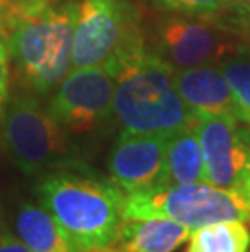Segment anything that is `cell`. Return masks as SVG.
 <instances>
[{
    "mask_svg": "<svg viewBox=\"0 0 250 252\" xmlns=\"http://www.w3.org/2000/svg\"><path fill=\"white\" fill-rule=\"evenodd\" d=\"M68 135L38 96L25 90L10 93L0 112V147L20 173L34 178L80 163Z\"/></svg>",
    "mask_w": 250,
    "mask_h": 252,
    "instance_id": "4",
    "label": "cell"
},
{
    "mask_svg": "<svg viewBox=\"0 0 250 252\" xmlns=\"http://www.w3.org/2000/svg\"><path fill=\"white\" fill-rule=\"evenodd\" d=\"M78 0H8L0 15L21 90L46 98L72 68Z\"/></svg>",
    "mask_w": 250,
    "mask_h": 252,
    "instance_id": "1",
    "label": "cell"
},
{
    "mask_svg": "<svg viewBox=\"0 0 250 252\" xmlns=\"http://www.w3.org/2000/svg\"><path fill=\"white\" fill-rule=\"evenodd\" d=\"M241 194L244 195V198L247 200V203L250 205V173L247 174V178L242 181V184H241V187L237 189Z\"/></svg>",
    "mask_w": 250,
    "mask_h": 252,
    "instance_id": "21",
    "label": "cell"
},
{
    "mask_svg": "<svg viewBox=\"0 0 250 252\" xmlns=\"http://www.w3.org/2000/svg\"><path fill=\"white\" fill-rule=\"evenodd\" d=\"M7 3H8V0H0V15H2L5 7H7Z\"/></svg>",
    "mask_w": 250,
    "mask_h": 252,
    "instance_id": "23",
    "label": "cell"
},
{
    "mask_svg": "<svg viewBox=\"0 0 250 252\" xmlns=\"http://www.w3.org/2000/svg\"><path fill=\"white\" fill-rule=\"evenodd\" d=\"M125 220L163 218L194 229L222 220L250 223V205L237 189L208 182L159 184L125 194Z\"/></svg>",
    "mask_w": 250,
    "mask_h": 252,
    "instance_id": "5",
    "label": "cell"
},
{
    "mask_svg": "<svg viewBox=\"0 0 250 252\" xmlns=\"http://www.w3.org/2000/svg\"><path fill=\"white\" fill-rule=\"evenodd\" d=\"M166 13L200 18H221L229 10V0H148Z\"/></svg>",
    "mask_w": 250,
    "mask_h": 252,
    "instance_id": "17",
    "label": "cell"
},
{
    "mask_svg": "<svg viewBox=\"0 0 250 252\" xmlns=\"http://www.w3.org/2000/svg\"><path fill=\"white\" fill-rule=\"evenodd\" d=\"M166 184L205 182L203 153L196 132V122L166 138Z\"/></svg>",
    "mask_w": 250,
    "mask_h": 252,
    "instance_id": "14",
    "label": "cell"
},
{
    "mask_svg": "<svg viewBox=\"0 0 250 252\" xmlns=\"http://www.w3.org/2000/svg\"><path fill=\"white\" fill-rule=\"evenodd\" d=\"M187 252H249L250 228L241 220H222L194 229Z\"/></svg>",
    "mask_w": 250,
    "mask_h": 252,
    "instance_id": "15",
    "label": "cell"
},
{
    "mask_svg": "<svg viewBox=\"0 0 250 252\" xmlns=\"http://www.w3.org/2000/svg\"><path fill=\"white\" fill-rule=\"evenodd\" d=\"M205 182L221 189H239L250 173V133L232 114L196 116Z\"/></svg>",
    "mask_w": 250,
    "mask_h": 252,
    "instance_id": "9",
    "label": "cell"
},
{
    "mask_svg": "<svg viewBox=\"0 0 250 252\" xmlns=\"http://www.w3.org/2000/svg\"><path fill=\"white\" fill-rule=\"evenodd\" d=\"M10 70H12V65H10L7 39H5V31L0 23V112L10 96Z\"/></svg>",
    "mask_w": 250,
    "mask_h": 252,
    "instance_id": "19",
    "label": "cell"
},
{
    "mask_svg": "<svg viewBox=\"0 0 250 252\" xmlns=\"http://www.w3.org/2000/svg\"><path fill=\"white\" fill-rule=\"evenodd\" d=\"M150 49L174 70L220 65L242 46L221 18L169 13L156 23Z\"/></svg>",
    "mask_w": 250,
    "mask_h": 252,
    "instance_id": "7",
    "label": "cell"
},
{
    "mask_svg": "<svg viewBox=\"0 0 250 252\" xmlns=\"http://www.w3.org/2000/svg\"><path fill=\"white\" fill-rule=\"evenodd\" d=\"M192 229L171 220H125L108 248L89 252H174L189 239Z\"/></svg>",
    "mask_w": 250,
    "mask_h": 252,
    "instance_id": "12",
    "label": "cell"
},
{
    "mask_svg": "<svg viewBox=\"0 0 250 252\" xmlns=\"http://www.w3.org/2000/svg\"><path fill=\"white\" fill-rule=\"evenodd\" d=\"M221 20L241 42L244 54H249L250 57V8L229 7Z\"/></svg>",
    "mask_w": 250,
    "mask_h": 252,
    "instance_id": "18",
    "label": "cell"
},
{
    "mask_svg": "<svg viewBox=\"0 0 250 252\" xmlns=\"http://www.w3.org/2000/svg\"><path fill=\"white\" fill-rule=\"evenodd\" d=\"M13 228L29 252H75L41 203L21 202L15 213Z\"/></svg>",
    "mask_w": 250,
    "mask_h": 252,
    "instance_id": "13",
    "label": "cell"
},
{
    "mask_svg": "<svg viewBox=\"0 0 250 252\" xmlns=\"http://www.w3.org/2000/svg\"><path fill=\"white\" fill-rule=\"evenodd\" d=\"M36 195L75 252L108 248L125 221V192L80 163L41 176Z\"/></svg>",
    "mask_w": 250,
    "mask_h": 252,
    "instance_id": "2",
    "label": "cell"
},
{
    "mask_svg": "<svg viewBox=\"0 0 250 252\" xmlns=\"http://www.w3.org/2000/svg\"><path fill=\"white\" fill-rule=\"evenodd\" d=\"M174 80L180 98L195 116H236L232 91L220 65H203L175 70Z\"/></svg>",
    "mask_w": 250,
    "mask_h": 252,
    "instance_id": "11",
    "label": "cell"
},
{
    "mask_svg": "<svg viewBox=\"0 0 250 252\" xmlns=\"http://www.w3.org/2000/svg\"><path fill=\"white\" fill-rule=\"evenodd\" d=\"M0 252H29L13 231L0 221Z\"/></svg>",
    "mask_w": 250,
    "mask_h": 252,
    "instance_id": "20",
    "label": "cell"
},
{
    "mask_svg": "<svg viewBox=\"0 0 250 252\" xmlns=\"http://www.w3.org/2000/svg\"><path fill=\"white\" fill-rule=\"evenodd\" d=\"M143 42L140 13L130 0H78L72 68L114 62Z\"/></svg>",
    "mask_w": 250,
    "mask_h": 252,
    "instance_id": "6",
    "label": "cell"
},
{
    "mask_svg": "<svg viewBox=\"0 0 250 252\" xmlns=\"http://www.w3.org/2000/svg\"><path fill=\"white\" fill-rule=\"evenodd\" d=\"M220 68L231 87L236 117L250 133V57L244 52L227 57L220 63Z\"/></svg>",
    "mask_w": 250,
    "mask_h": 252,
    "instance_id": "16",
    "label": "cell"
},
{
    "mask_svg": "<svg viewBox=\"0 0 250 252\" xmlns=\"http://www.w3.org/2000/svg\"><path fill=\"white\" fill-rule=\"evenodd\" d=\"M104 65L115 72L111 116L120 132L169 137L196 122L175 87V70L146 42Z\"/></svg>",
    "mask_w": 250,
    "mask_h": 252,
    "instance_id": "3",
    "label": "cell"
},
{
    "mask_svg": "<svg viewBox=\"0 0 250 252\" xmlns=\"http://www.w3.org/2000/svg\"><path fill=\"white\" fill-rule=\"evenodd\" d=\"M114 88L112 67L70 68L51 93L46 109L67 133L91 132L111 117Z\"/></svg>",
    "mask_w": 250,
    "mask_h": 252,
    "instance_id": "8",
    "label": "cell"
},
{
    "mask_svg": "<svg viewBox=\"0 0 250 252\" xmlns=\"http://www.w3.org/2000/svg\"><path fill=\"white\" fill-rule=\"evenodd\" d=\"M231 7H242V8H250V0H229Z\"/></svg>",
    "mask_w": 250,
    "mask_h": 252,
    "instance_id": "22",
    "label": "cell"
},
{
    "mask_svg": "<svg viewBox=\"0 0 250 252\" xmlns=\"http://www.w3.org/2000/svg\"><path fill=\"white\" fill-rule=\"evenodd\" d=\"M166 138L120 132L108 157L109 179L125 194L166 184Z\"/></svg>",
    "mask_w": 250,
    "mask_h": 252,
    "instance_id": "10",
    "label": "cell"
}]
</instances>
